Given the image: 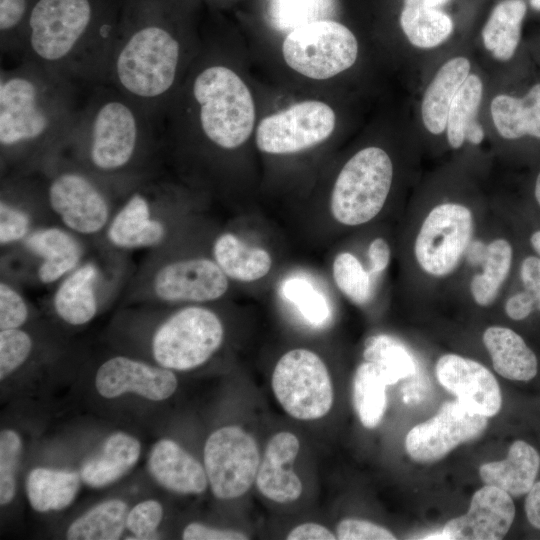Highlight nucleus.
I'll use <instances>...</instances> for the list:
<instances>
[{"instance_id": "6e6d98bb", "label": "nucleus", "mask_w": 540, "mask_h": 540, "mask_svg": "<svg viewBox=\"0 0 540 540\" xmlns=\"http://www.w3.org/2000/svg\"><path fill=\"white\" fill-rule=\"evenodd\" d=\"M448 1L449 0H404V5L438 8L446 4Z\"/></svg>"}, {"instance_id": "c9c22d12", "label": "nucleus", "mask_w": 540, "mask_h": 540, "mask_svg": "<svg viewBox=\"0 0 540 540\" xmlns=\"http://www.w3.org/2000/svg\"><path fill=\"white\" fill-rule=\"evenodd\" d=\"M336 8V0H266V17L273 29L289 33L314 21L333 19Z\"/></svg>"}, {"instance_id": "4c0bfd02", "label": "nucleus", "mask_w": 540, "mask_h": 540, "mask_svg": "<svg viewBox=\"0 0 540 540\" xmlns=\"http://www.w3.org/2000/svg\"><path fill=\"white\" fill-rule=\"evenodd\" d=\"M364 357L378 367L388 385L416 372L415 363L407 350L385 335L371 337L366 342Z\"/></svg>"}, {"instance_id": "bb28decb", "label": "nucleus", "mask_w": 540, "mask_h": 540, "mask_svg": "<svg viewBox=\"0 0 540 540\" xmlns=\"http://www.w3.org/2000/svg\"><path fill=\"white\" fill-rule=\"evenodd\" d=\"M491 116L498 133L505 139L526 135L540 139V83L521 98L499 94L493 98Z\"/></svg>"}, {"instance_id": "7c9ffc66", "label": "nucleus", "mask_w": 540, "mask_h": 540, "mask_svg": "<svg viewBox=\"0 0 540 540\" xmlns=\"http://www.w3.org/2000/svg\"><path fill=\"white\" fill-rule=\"evenodd\" d=\"M526 10L524 0H502L491 12L482 30V40L496 59L508 61L515 54Z\"/></svg>"}, {"instance_id": "49530a36", "label": "nucleus", "mask_w": 540, "mask_h": 540, "mask_svg": "<svg viewBox=\"0 0 540 540\" xmlns=\"http://www.w3.org/2000/svg\"><path fill=\"white\" fill-rule=\"evenodd\" d=\"M29 216L17 206L1 200L0 203V242L2 245L19 241L29 232Z\"/></svg>"}, {"instance_id": "f704fd0d", "label": "nucleus", "mask_w": 540, "mask_h": 540, "mask_svg": "<svg viewBox=\"0 0 540 540\" xmlns=\"http://www.w3.org/2000/svg\"><path fill=\"white\" fill-rule=\"evenodd\" d=\"M400 25L409 42L422 49L442 44L453 31L452 19L438 8L404 5Z\"/></svg>"}, {"instance_id": "39448f33", "label": "nucleus", "mask_w": 540, "mask_h": 540, "mask_svg": "<svg viewBox=\"0 0 540 540\" xmlns=\"http://www.w3.org/2000/svg\"><path fill=\"white\" fill-rule=\"evenodd\" d=\"M178 96L191 102L194 126L214 146L233 150L250 137L255 105L250 90L230 67L212 63L197 69Z\"/></svg>"}, {"instance_id": "4d7b16f0", "label": "nucleus", "mask_w": 540, "mask_h": 540, "mask_svg": "<svg viewBox=\"0 0 540 540\" xmlns=\"http://www.w3.org/2000/svg\"><path fill=\"white\" fill-rule=\"evenodd\" d=\"M530 244L532 246V248L534 249V251L539 255L540 257V230L538 231H535L531 236H530Z\"/></svg>"}, {"instance_id": "58836bf2", "label": "nucleus", "mask_w": 540, "mask_h": 540, "mask_svg": "<svg viewBox=\"0 0 540 540\" xmlns=\"http://www.w3.org/2000/svg\"><path fill=\"white\" fill-rule=\"evenodd\" d=\"M282 294L310 325L322 327L329 320L331 313L325 296L308 279L296 276L286 279Z\"/></svg>"}, {"instance_id": "3c124183", "label": "nucleus", "mask_w": 540, "mask_h": 540, "mask_svg": "<svg viewBox=\"0 0 540 540\" xmlns=\"http://www.w3.org/2000/svg\"><path fill=\"white\" fill-rule=\"evenodd\" d=\"M535 308L532 295L525 289L510 296L504 306L507 316L515 321L526 319Z\"/></svg>"}, {"instance_id": "f3484780", "label": "nucleus", "mask_w": 540, "mask_h": 540, "mask_svg": "<svg viewBox=\"0 0 540 540\" xmlns=\"http://www.w3.org/2000/svg\"><path fill=\"white\" fill-rule=\"evenodd\" d=\"M177 385L172 370L124 356L105 361L95 378L98 393L108 399L130 392L149 400L161 401L173 395Z\"/></svg>"}, {"instance_id": "f257e3e1", "label": "nucleus", "mask_w": 540, "mask_h": 540, "mask_svg": "<svg viewBox=\"0 0 540 540\" xmlns=\"http://www.w3.org/2000/svg\"><path fill=\"white\" fill-rule=\"evenodd\" d=\"M197 0H122L107 84L161 125L180 83Z\"/></svg>"}, {"instance_id": "ddd939ff", "label": "nucleus", "mask_w": 540, "mask_h": 540, "mask_svg": "<svg viewBox=\"0 0 540 540\" xmlns=\"http://www.w3.org/2000/svg\"><path fill=\"white\" fill-rule=\"evenodd\" d=\"M47 196L62 222L78 233H96L107 223V197L92 173L83 168L57 169L49 178Z\"/></svg>"}, {"instance_id": "dca6fc26", "label": "nucleus", "mask_w": 540, "mask_h": 540, "mask_svg": "<svg viewBox=\"0 0 540 540\" xmlns=\"http://www.w3.org/2000/svg\"><path fill=\"white\" fill-rule=\"evenodd\" d=\"M441 386L473 413L492 417L502 405L495 376L479 362L457 354L441 356L435 367Z\"/></svg>"}, {"instance_id": "e433bc0d", "label": "nucleus", "mask_w": 540, "mask_h": 540, "mask_svg": "<svg viewBox=\"0 0 540 540\" xmlns=\"http://www.w3.org/2000/svg\"><path fill=\"white\" fill-rule=\"evenodd\" d=\"M482 93L483 84L480 77L469 74L456 93L448 113L446 133L452 148H460L465 142L467 128L479 122L477 114Z\"/></svg>"}, {"instance_id": "37998d69", "label": "nucleus", "mask_w": 540, "mask_h": 540, "mask_svg": "<svg viewBox=\"0 0 540 540\" xmlns=\"http://www.w3.org/2000/svg\"><path fill=\"white\" fill-rule=\"evenodd\" d=\"M30 336L19 328L4 329L0 332V379L20 367L30 355Z\"/></svg>"}, {"instance_id": "79ce46f5", "label": "nucleus", "mask_w": 540, "mask_h": 540, "mask_svg": "<svg viewBox=\"0 0 540 540\" xmlns=\"http://www.w3.org/2000/svg\"><path fill=\"white\" fill-rule=\"evenodd\" d=\"M22 451L20 436L13 430L0 433V503L9 504L16 491V472Z\"/></svg>"}, {"instance_id": "cd10ccee", "label": "nucleus", "mask_w": 540, "mask_h": 540, "mask_svg": "<svg viewBox=\"0 0 540 540\" xmlns=\"http://www.w3.org/2000/svg\"><path fill=\"white\" fill-rule=\"evenodd\" d=\"M97 278L95 264L86 263L63 280L53 298L54 309L62 320L71 325H83L92 320L98 307Z\"/></svg>"}, {"instance_id": "423d86ee", "label": "nucleus", "mask_w": 540, "mask_h": 540, "mask_svg": "<svg viewBox=\"0 0 540 540\" xmlns=\"http://www.w3.org/2000/svg\"><path fill=\"white\" fill-rule=\"evenodd\" d=\"M393 165L379 147L354 154L338 174L330 199L334 219L346 226L372 220L382 210L390 192Z\"/></svg>"}, {"instance_id": "72a5a7b5", "label": "nucleus", "mask_w": 540, "mask_h": 540, "mask_svg": "<svg viewBox=\"0 0 540 540\" xmlns=\"http://www.w3.org/2000/svg\"><path fill=\"white\" fill-rule=\"evenodd\" d=\"M387 382L378 369L365 361L358 366L353 378V405L357 416L366 428H375L386 410Z\"/></svg>"}, {"instance_id": "bf43d9fd", "label": "nucleus", "mask_w": 540, "mask_h": 540, "mask_svg": "<svg viewBox=\"0 0 540 540\" xmlns=\"http://www.w3.org/2000/svg\"><path fill=\"white\" fill-rule=\"evenodd\" d=\"M529 3L534 10L540 11V0H529Z\"/></svg>"}, {"instance_id": "864d4df0", "label": "nucleus", "mask_w": 540, "mask_h": 540, "mask_svg": "<svg viewBox=\"0 0 540 540\" xmlns=\"http://www.w3.org/2000/svg\"><path fill=\"white\" fill-rule=\"evenodd\" d=\"M369 273H379L386 269L390 261V247L383 238L374 239L368 248Z\"/></svg>"}, {"instance_id": "7ed1b4c3", "label": "nucleus", "mask_w": 540, "mask_h": 540, "mask_svg": "<svg viewBox=\"0 0 540 540\" xmlns=\"http://www.w3.org/2000/svg\"><path fill=\"white\" fill-rule=\"evenodd\" d=\"M72 82L35 63L0 70V146L5 160L28 164L66 147L82 103Z\"/></svg>"}, {"instance_id": "9d476101", "label": "nucleus", "mask_w": 540, "mask_h": 540, "mask_svg": "<svg viewBox=\"0 0 540 540\" xmlns=\"http://www.w3.org/2000/svg\"><path fill=\"white\" fill-rule=\"evenodd\" d=\"M474 230L472 211L463 204L446 202L425 217L414 243V255L427 274L443 277L458 266Z\"/></svg>"}, {"instance_id": "4be33fe9", "label": "nucleus", "mask_w": 540, "mask_h": 540, "mask_svg": "<svg viewBox=\"0 0 540 540\" xmlns=\"http://www.w3.org/2000/svg\"><path fill=\"white\" fill-rule=\"evenodd\" d=\"M150 212L147 196L134 192L111 222L109 240L115 246L130 249L159 244L165 236V227Z\"/></svg>"}, {"instance_id": "20e7f679", "label": "nucleus", "mask_w": 540, "mask_h": 540, "mask_svg": "<svg viewBox=\"0 0 540 540\" xmlns=\"http://www.w3.org/2000/svg\"><path fill=\"white\" fill-rule=\"evenodd\" d=\"M158 126L140 104L103 84L88 92L66 147L96 176L127 175L157 145Z\"/></svg>"}, {"instance_id": "9b49d317", "label": "nucleus", "mask_w": 540, "mask_h": 540, "mask_svg": "<svg viewBox=\"0 0 540 540\" xmlns=\"http://www.w3.org/2000/svg\"><path fill=\"white\" fill-rule=\"evenodd\" d=\"M260 453L255 439L238 426H224L207 438L204 468L211 491L219 499L244 495L256 480Z\"/></svg>"}, {"instance_id": "a211bd4d", "label": "nucleus", "mask_w": 540, "mask_h": 540, "mask_svg": "<svg viewBox=\"0 0 540 540\" xmlns=\"http://www.w3.org/2000/svg\"><path fill=\"white\" fill-rule=\"evenodd\" d=\"M515 506L511 496L498 487L485 485L472 496L468 511L448 521L443 539L499 540L511 528Z\"/></svg>"}, {"instance_id": "de8ad7c7", "label": "nucleus", "mask_w": 540, "mask_h": 540, "mask_svg": "<svg viewBox=\"0 0 540 540\" xmlns=\"http://www.w3.org/2000/svg\"><path fill=\"white\" fill-rule=\"evenodd\" d=\"M336 537L340 540H394L396 537L385 527L375 523L347 518L336 527Z\"/></svg>"}, {"instance_id": "b1692460", "label": "nucleus", "mask_w": 540, "mask_h": 540, "mask_svg": "<svg viewBox=\"0 0 540 540\" xmlns=\"http://www.w3.org/2000/svg\"><path fill=\"white\" fill-rule=\"evenodd\" d=\"M483 343L495 371L514 381L527 382L538 370L535 353L524 339L510 328L490 326L483 333Z\"/></svg>"}, {"instance_id": "412c9836", "label": "nucleus", "mask_w": 540, "mask_h": 540, "mask_svg": "<svg viewBox=\"0 0 540 540\" xmlns=\"http://www.w3.org/2000/svg\"><path fill=\"white\" fill-rule=\"evenodd\" d=\"M540 468V454L523 440H516L501 461L481 465L479 475L485 485L500 488L511 497L527 494L535 483Z\"/></svg>"}, {"instance_id": "393cba45", "label": "nucleus", "mask_w": 540, "mask_h": 540, "mask_svg": "<svg viewBox=\"0 0 540 540\" xmlns=\"http://www.w3.org/2000/svg\"><path fill=\"white\" fill-rule=\"evenodd\" d=\"M141 452L139 441L123 432L110 435L100 452L81 467V479L94 488H101L119 480L138 461Z\"/></svg>"}, {"instance_id": "c756f323", "label": "nucleus", "mask_w": 540, "mask_h": 540, "mask_svg": "<svg viewBox=\"0 0 540 540\" xmlns=\"http://www.w3.org/2000/svg\"><path fill=\"white\" fill-rule=\"evenodd\" d=\"M80 487L76 472L38 467L26 479V493L37 512L58 511L68 507Z\"/></svg>"}, {"instance_id": "052dcab7", "label": "nucleus", "mask_w": 540, "mask_h": 540, "mask_svg": "<svg viewBox=\"0 0 540 540\" xmlns=\"http://www.w3.org/2000/svg\"><path fill=\"white\" fill-rule=\"evenodd\" d=\"M214 1V0H213Z\"/></svg>"}, {"instance_id": "0eeeda50", "label": "nucleus", "mask_w": 540, "mask_h": 540, "mask_svg": "<svg viewBox=\"0 0 540 540\" xmlns=\"http://www.w3.org/2000/svg\"><path fill=\"white\" fill-rule=\"evenodd\" d=\"M282 52L293 70L308 78L324 80L353 66L358 42L344 24L333 19L319 20L287 33Z\"/></svg>"}, {"instance_id": "c85d7f7f", "label": "nucleus", "mask_w": 540, "mask_h": 540, "mask_svg": "<svg viewBox=\"0 0 540 540\" xmlns=\"http://www.w3.org/2000/svg\"><path fill=\"white\" fill-rule=\"evenodd\" d=\"M213 256L227 277L240 282L259 280L272 267V258L265 249L249 247L232 233H223L215 240Z\"/></svg>"}, {"instance_id": "09e8293b", "label": "nucleus", "mask_w": 540, "mask_h": 540, "mask_svg": "<svg viewBox=\"0 0 540 540\" xmlns=\"http://www.w3.org/2000/svg\"><path fill=\"white\" fill-rule=\"evenodd\" d=\"M185 540H246L248 537L239 531L224 530L208 527L193 522L188 524L182 533Z\"/></svg>"}, {"instance_id": "1a4fd4ad", "label": "nucleus", "mask_w": 540, "mask_h": 540, "mask_svg": "<svg viewBox=\"0 0 540 540\" xmlns=\"http://www.w3.org/2000/svg\"><path fill=\"white\" fill-rule=\"evenodd\" d=\"M273 393L293 418L315 420L333 404V387L323 360L313 351L297 348L285 353L272 374Z\"/></svg>"}, {"instance_id": "6ab92c4d", "label": "nucleus", "mask_w": 540, "mask_h": 540, "mask_svg": "<svg viewBox=\"0 0 540 540\" xmlns=\"http://www.w3.org/2000/svg\"><path fill=\"white\" fill-rule=\"evenodd\" d=\"M299 449V439L291 432L282 431L270 438L255 480L263 496L282 504L294 502L300 497L302 482L290 468Z\"/></svg>"}, {"instance_id": "2f4dec72", "label": "nucleus", "mask_w": 540, "mask_h": 540, "mask_svg": "<svg viewBox=\"0 0 540 540\" xmlns=\"http://www.w3.org/2000/svg\"><path fill=\"white\" fill-rule=\"evenodd\" d=\"M126 503L120 499L104 501L74 520L66 532L70 540L119 539L128 514Z\"/></svg>"}, {"instance_id": "f8f14e48", "label": "nucleus", "mask_w": 540, "mask_h": 540, "mask_svg": "<svg viewBox=\"0 0 540 540\" xmlns=\"http://www.w3.org/2000/svg\"><path fill=\"white\" fill-rule=\"evenodd\" d=\"M333 109L321 101H303L265 117L256 130L257 148L292 154L325 141L335 128Z\"/></svg>"}, {"instance_id": "5fc2aeb1", "label": "nucleus", "mask_w": 540, "mask_h": 540, "mask_svg": "<svg viewBox=\"0 0 540 540\" xmlns=\"http://www.w3.org/2000/svg\"><path fill=\"white\" fill-rule=\"evenodd\" d=\"M524 507L529 523L540 530V481L535 482L527 493Z\"/></svg>"}, {"instance_id": "a18cd8bd", "label": "nucleus", "mask_w": 540, "mask_h": 540, "mask_svg": "<svg viewBox=\"0 0 540 540\" xmlns=\"http://www.w3.org/2000/svg\"><path fill=\"white\" fill-rule=\"evenodd\" d=\"M28 317V307L23 297L5 282L0 284V328L22 326Z\"/></svg>"}, {"instance_id": "13d9d810", "label": "nucleus", "mask_w": 540, "mask_h": 540, "mask_svg": "<svg viewBox=\"0 0 540 540\" xmlns=\"http://www.w3.org/2000/svg\"><path fill=\"white\" fill-rule=\"evenodd\" d=\"M534 195L535 199L540 206V173L538 174L535 182V188H534Z\"/></svg>"}, {"instance_id": "5701e85b", "label": "nucleus", "mask_w": 540, "mask_h": 540, "mask_svg": "<svg viewBox=\"0 0 540 540\" xmlns=\"http://www.w3.org/2000/svg\"><path fill=\"white\" fill-rule=\"evenodd\" d=\"M467 58L458 56L446 61L427 87L421 104L425 128L434 135L446 129L452 101L470 72Z\"/></svg>"}, {"instance_id": "473e14b6", "label": "nucleus", "mask_w": 540, "mask_h": 540, "mask_svg": "<svg viewBox=\"0 0 540 540\" xmlns=\"http://www.w3.org/2000/svg\"><path fill=\"white\" fill-rule=\"evenodd\" d=\"M513 260L511 244L503 238L491 241L486 249L483 269L470 282V292L475 303L482 307L491 305L507 279Z\"/></svg>"}, {"instance_id": "f03ea898", "label": "nucleus", "mask_w": 540, "mask_h": 540, "mask_svg": "<svg viewBox=\"0 0 540 540\" xmlns=\"http://www.w3.org/2000/svg\"><path fill=\"white\" fill-rule=\"evenodd\" d=\"M122 0H35L21 61L72 82L81 92L107 84Z\"/></svg>"}, {"instance_id": "a19ab883", "label": "nucleus", "mask_w": 540, "mask_h": 540, "mask_svg": "<svg viewBox=\"0 0 540 540\" xmlns=\"http://www.w3.org/2000/svg\"><path fill=\"white\" fill-rule=\"evenodd\" d=\"M333 278L338 289L356 304L366 303L371 295L370 273L349 252L339 253L333 262Z\"/></svg>"}, {"instance_id": "ea45409f", "label": "nucleus", "mask_w": 540, "mask_h": 540, "mask_svg": "<svg viewBox=\"0 0 540 540\" xmlns=\"http://www.w3.org/2000/svg\"><path fill=\"white\" fill-rule=\"evenodd\" d=\"M35 0H0L1 53L20 60L26 24Z\"/></svg>"}, {"instance_id": "6e6552de", "label": "nucleus", "mask_w": 540, "mask_h": 540, "mask_svg": "<svg viewBox=\"0 0 540 540\" xmlns=\"http://www.w3.org/2000/svg\"><path fill=\"white\" fill-rule=\"evenodd\" d=\"M224 328L219 317L199 306L183 308L156 330L152 352L162 367L187 371L205 363L221 346Z\"/></svg>"}, {"instance_id": "2eb2a0df", "label": "nucleus", "mask_w": 540, "mask_h": 540, "mask_svg": "<svg viewBox=\"0 0 540 540\" xmlns=\"http://www.w3.org/2000/svg\"><path fill=\"white\" fill-rule=\"evenodd\" d=\"M228 277L215 260L191 258L163 266L155 275L153 289L169 302H207L220 298L228 289Z\"/></svg>"}, {"instance_id": "a878e982", "label": "nucleus", "mask_w": 540, "mask_h": 540, "mask_svg": "<svg viewBox=\"0 0 540 540\" xmlns=\"http://www.w3.org/2000/svg\"><path fill=\"white\" fill-rule=\"evenodd\" d=\"M25 246L42 258L38 277L45 284L73 270L82 256L80 244L66 231L54 227L31 233L25 239Z\"/></svg>"}, {"instance_id": "aec40b11", "label": "nucleus", "mask_w": 540, "mask_h": 540, "mask_svg": "<svg viewBox=\"0 0 540 540\" xmlns=\"http://www.w3.org/2000/svg\"><path fill=\"white\" fill-rule=\"evenodd\" d=\"M147 464L152 477L170 491L201 494L207 488L205 468L173 440H159L151 449Z\"/></svg>"}, {"instance_id": "4468645a", "label": "nucleus", "mask_w": 540, "mask_h": 540, "mask_svg": "<svg viewBox=\"0 0 540 540\" xmlns=\"http://www.w3.org/2000/svg\"><path fill=\"white\" fill-rule=\"evenodd\" d=\"M487 424V417L473 413L458 400L445 402L437 414L408 432L405 448L417 462H435L480 436Z\"/></svg>"}, {"instance_id": "603ef678", "label": "nucleus", "mask_w": 540, "mask_h": 540, "mask_svg": "<svg viewBox=\"0 0 540 540\" xmlns=\"http://www.w3.org/2000/svg\"><path fill=\"white\" fill-rule=\"evenodd\" d=\"M288 540H334L337 537L325 526L307 522L294 527L287 535Z\"/></svg>"}, {"instance_id": "8fccbe9b", "label": "nucleus", "mask_w": 540, "mask_h": 540, "mask_svg": "<svg viewBox=\"0 0 540 540\" xmlns=\"http://www.w3.org/2000/svg\"><path fill=\"white\" fill-rule=\"evenodd\" d=\"M520 278L524 289L535 301V307L540 311V257L528 256L520 266Z\"/></svg>"}, {"instance_id": "c03bdc74", "label": "nucleus", "mask_w": 540, "mask_h": 540, "mask_svg": "<svg viewBox=\"0 0 540 540\" xmlns=\"http://www.w3.org/2000/svg\"><path fill=\"white\" fill-rule=\"evenodd\" d=\"M162 518V505L155 500H146L128 512L126 527L136 536L133 539H154Z\"/></svg>"}]
</instances>
